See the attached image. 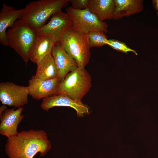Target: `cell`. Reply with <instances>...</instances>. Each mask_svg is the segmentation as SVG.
Here are the masks:
<instances>
[{
	"instance_id": "cell-1",
	"label": "cell",
	"mask_w": 158,
	"mask_h": 158,
	"mask_svg": "<svg viewBox=\"0 0 158 158\" xmlns=\"http://www.w3.org/2000/svg\"><path fill=\"white\" fill-rule=\"evenodd\" d=\"M51 148L45 131L31 129L7 138L4 150L8 158H34L39 152L43 157Z\"/></svg>"
},
{
	"instance_id": "cell-2",
	"label": "cell",
	"mask_w": 158,
	"mask_h": 158,
	"mask_svg": "<svg viewBox=\"0 0 158 158\" xmlns=\"http://www.w3.org/2000/svg\"><path fill=\"white\" fill-rule=\"evenodd\" d=\"M69 0H39L32 1L22 9L19 19L36 31L45 24L47 19L67 6Z\"/></svg>"
},
{
	"instance_id": "cell-3",
	"label": "cell",
	"mask_w": 158,
	"mask_h": 158,
	"mask_svg": "<svg viewBox=\"0 0 158 158\" xmlns=\"http://www.w3.org/2000/svg\"><path fill=\"white\" fill-rule=\"evenodd\" d=\"M7 35L9 46L14 49L27 65L31 49L37 36L36 31L19 19L9 29Z\"/></svg>"
},
{
	"instance_id": "cell-4",
	"label": "cell",
	"mask_w": 158,
	"mask_h": 158,
	"mask_svg": "<svg viewBox=\"0 0 158 158\" xmlns=\"http://www.w3.org/2000/svg\"><path fill=\"white\" fill-rule=\"evenodd\" d=\"M91 80L90 75L85 68L78 67L60 82L57 94L65 95L74 100L81 101L90 90Z\"/></svg>"
},
{
	"instance_id": "cell-5",
	"label": "cell",
	"mask_w": 158,
	"mask_h": 158,
	"mask_svg": "<svg viewBox=\"0 0 158 158\" xmlns=\"http://www.w3.org/2000/svg\"><path fill=\"white\" fill-rule=\"evenodd\" d=\"M59 43L75 60L78 67L85 68L90 57L91 47L87 34L79 32L72 28L65 35Z\"/></svg>"
},
{
	"instance_id": "cell-6",
	"label": "cell",
	"mask_w": 158,
	"mask_h": 158,
	"mask_svg": "<svg viewBox=\"0 0 158 158\" xmlns=\"http://www.w3.org/2000/svg\"><path fill=\"white\" fill-rule=\"evenodd\" d=\"M66 11L72 22V28L76 30L87 34L92 31L107 32V24L100 21L88 8L78 10L70 6L66 8Z\"/></svg>"
},
{
	"instance_id": "cell-7",
	"label": "cell",
	"mask_w": 158,
	"mask_h": 158,
	"mask_svg": "<svg viewBox=\"0 0 158 158\" xmlns=\"http://www.w3.org/2000/svg\"><path fill=\"white\" fill-rule=\"evenodd\" d=\"M72 28V24L70 18L66 13L61 11L52 16L50 20L36 32L38 35L49 37L56 44L59 43Z\"/></svg>"
},
{
	"instance_id": "cell-8",
	"label": "cell",
	"mask_w": 158,
	"mask_h": 158,
	"mask_svg": "<svg viewBox=\"0 0 158 158\" xmlns=\"http://www.w3.org/2000/svg\"><path fill=\"white\" fill-rule=\"evenodd\" d=\"M28 86L20 85L11 82L0 83V100L2 104L15 108L23 107L28 102Z\"/></svg>"
},
{
	"instance_id": "cell-9",
	"label": "cell",
	"mask_w": 158,
	"mask_h": 158,
	"mask_svg": "<svg viewBox=\"0 0 158 158\" xmlns=\"http://www.w3.org/2000/svg\"><path fill=\"white\" fill-rule=\"evenodd\" d=\"M56 107H69L74 109L78 117H82L88 114L90 112L87 105L81 101L74 100L64 94H57L42 99L40 104L41 108L48 111Z\"/></svg>"
},
{
	"instance_id": "cell-10",
	"label": "cell",
	"mask_w": 158,
	"mask_h": 158,
	"mask_svg": "<svg viewBox=\"0 0 158 158\" xmlns=\"http://www.w3.org/2000/svg\"><path fill=\"white\" fill-rule=\"evenodd\" d=\"M60 82L58 78L42 80L33 75L28 82L29 95L33 99L39 100L56 95Z\"/></svg>"
},
{
	"instance_id": "cell-11",
	"label": "cell",
	"mask_w": 158,
	"mask_h": 158,
	"mask_svg": "<svg viewBox=\"0 0 158 158\" xmlns=\"http://www.w3.org/2000/svg\"><path fill=\"white\" fill-rule=\"evenodd\" d=\"M23 107L15 109V108L6 109L0 116V134L7 138L16 135L17 128L24 116L22 114Z\"/></svg>"
},
{
	"instance_id": "cell-12",
	"label": "cell",
	"mask_w": 158,
	"mask_h": 158,
	"mask_svg": "<svg viewBox=\"0 0 158 158\" xmlns=\"http://www.w3.org/2000/svg\"><path fill=\"white\" fill-rule=\"evenodd\" d=\"M51 54L57 68L58 78L60 81L69 72L78 67L75 60L61 47L59 43L55 44Z\"/></svg>"
},
{
	"instance_id": "cell-13",
	"label": "cell",
	"mask_w": 158,
	"mask_h": 158,
	"mask_svg": "<svg viewBox=\"0 0 158 158\" xmlns=\"http://www.w3.org/2000/svg\"><path fill=\"white\" fill-rule=\"evenodd\" d=\"M22 13V9L16 10L3 3L0 13V42L3 45L9 46L6 30L13 26L18 19H20Z\"/></svg>"
},
{
	"instance_id": "cell-14",
	"label": "cell",
	"mask_w": 158,
	"mask_h": 158,
	"mask_svg": "<svg viewBox=\"0 0 158 158\" xmlns=\"http://www.w3.org/2000/svg\"><path fill=\"white\" fill-rule=\"evenodd\" d=\"M54 44L49 37L37 35L30 51L29 60L37 65L44 57L51 54Z\"/></svg>"
},
{
	"instance_id": "cell-15",
	"label": "cell",
	"mask_w": 158,
	"mask_h": 158,
	"mask_svg": "<svg viewBox=\"0 0 158 158\" xmlns=\"http://www.w3.org/2000/svg\"><path fill=\"white\" fill-rule=\"evenodd\" d=\"M114 1L115 8L114 20L139 13L144 8L142 0H114Z\"/></svg>"
},
{
	"instance_id": "cell-16",
	"label": "cell",
	"mask_w": 158,
	"mask_h": 158,
	"mask_svg": "<svg viewBox=\"0 0 158 158\" xmlns=\"http://www.w3.org/2000/svg\"><path fill=\"white\" fill-rule=\"evenodd\" d=\"M114 0H89L87 8L101 22L113 19Z\"/></svg>"
},
{
	"instance_id": "cell-17",
	"label": "cell",
	"mask_w": 158,
	"mask_h": 158,
	"mask_svg": "<svg viewBox=\"0 0 158 158\" xmlns=\"http://www.w3.org/2000/svg\"><path fill=\"white\" fill-rule=\"evenodd\" d=\"M33 76L42 80L58 78L57 68L51 54L44 57L37 65L36 73Z\"/></svg>"
},
{
	"instance_id": "cell-18",
	"label": "cell",
	"mask_w": 158,
	"mask_h": 158,
	"mask_svg": "<svg viewBox=\"0 0 158 158\" xmlns=\"http://www.w3.org/2000/svg\"><path fill=\"white\" fill-rule=\"evenodd\" d=\"M91 47H98L106 45V41L108 39L104 33L101 31H92L87 34Z\"/></svg>"
},
{
	"instance_id": "cell-19",
	"label": "cell",
	"mask_w": 158,
	"mask_h": 158,
	"mask_svg": "<svg viewBox=\"0 0 158 158\" xmlns=\"http://www.w3.org/2000/svg\"><path fill=\"white\" fill-rule=\"evenodd\" d=\"M105 43L106 45L109 46L117 51L126 54L128 52L131 51L133 52L136 55H138L135 50L129 47L125 43L118 40L107 39Z\"/></svg>"
},
{
	"instance_id": "cell-20",
	"label": "cell",
	"mask_w": 158,
	"mask_h": 158,
	"mask_svg": "<svg viewBox=\"0 0 158 158\" xmlns=\"http://www.w3.org/2000/svg\"><path fill=\"white\" fill-rule=\"evenodd\" d=\"M89 0H69L71 7L78 10H84L87 8Z\"/></svg>"
},
{
	"instance_id": "cell-21",
	"label": "cell",
	"mask_w": 158,
	"mask_h": 158,
	"mask_svg": "<svg viewBox=\"0 0 158 158\" xmlns=\"http://www.w3.org/2000/svg\"><path fill=\"white\" fill-rule=\"evenodd\" d=\"M7 109L6 105L3 104L0 107V116H1L4 112Z\"/></svg>"
},
{
	"instance_id": "cell-22",
	"label": "cell",
	"mask_w": 158,
	"mask_h": 158,
	"mask_svg": "<svg viewBox=\"0 0 158 158\" xmlns=\"http://www.w3.org/2000/svg\"><path fill=\"white\" fill-rule=\"evenodd\" d=\"M152 4L154 7L157 11V14L158 16V0L152 1Z\"/></svg>"
}]
</instances>
